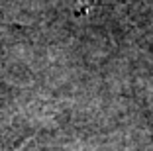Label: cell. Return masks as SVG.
<instances>
[{"mask_svg":"<svg viewBox=\"0 0 153 151\" xmlns=\"http://www.w3.org/2000/svg\"><path fill=\"white\" fill-rule=\"evenodd\" d=\"M76 2H79V6H81L79 12H86V10L90 8V4H92V0H76Z\"/></svg>","mask_w":153,"mask_h":151,"instance_id":"cell-1","label":"cell"}]
</instances>
